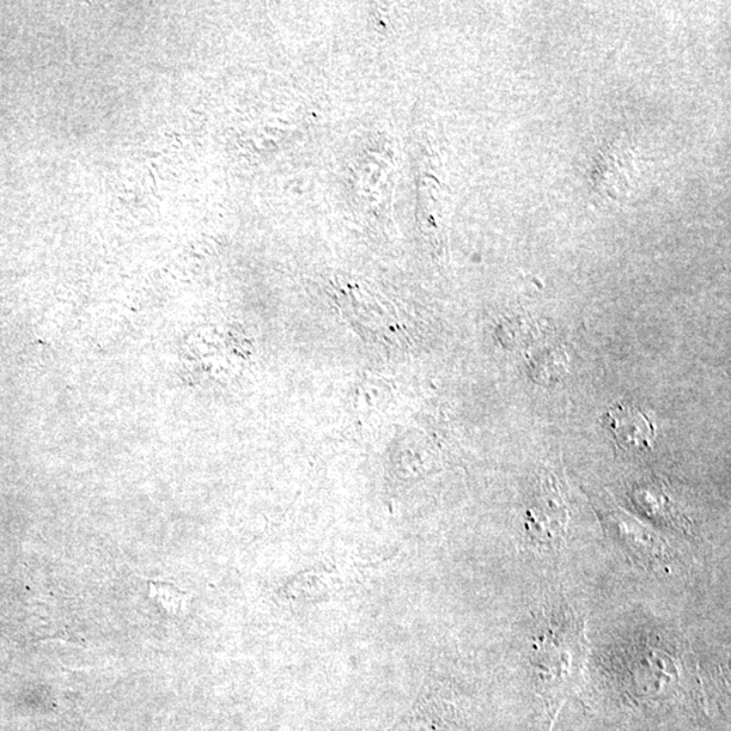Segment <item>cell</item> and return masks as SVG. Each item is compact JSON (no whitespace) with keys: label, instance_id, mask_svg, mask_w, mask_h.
<instances>
[{"label":"cell","instance_id":"1","mask_svg":"<svg viewBox=\"0 0 731 731\" xmlns=\"http://www.w3.org/2000/svg\"><path fill=\"white\" fill-rule=\"evenodd\" d=\"M533 648L532 666L553 721L584 678L588 656L584 620L570 607L560 606L536 634Z\"/></svg>","mask_w":731,"mask_h":731},{"label":"cell","instance_id":"2","mask_svg":"<svg viewBox=\"0 0 731 731\" xmlns=\"http://www.w3.org/2000/svg\"><path fill=\"white\" fill-rule=\"evenodd\" d=\"M569 507L556 475L547 474L536 486L526 512V532L536 547L558 552L568 533Z\"/></svg>","mask_w":731,"mask_h":731},{"label":"cell","instance_id":"3","mask_svg":"<svg viewBox=\"0 0 731 731\" xmlns=\"http://www.w3.org/2000/svg\"><path fill=\"white\" fill-rule=\"evenodd\" d=\"M603 424L620 449L627 451H649L656 441V426L651 420L631 404H617L603 416Z\"/></svg>","mask_w":731,"mask_h":731},{"label":"cell","instance_id":"4","mask_svg":"<svg viewBox=\"0 0 731 731\" xmlns=\"http://www.w3.org/2000/svg\"><path fill=\"white\" fill-rule=\"evenodd\" d=\"M150 597L169 618H178L185 606V594L167 583H151Z\"/></svg>","mask_w":731,"mask_h":731}]
</instances>
